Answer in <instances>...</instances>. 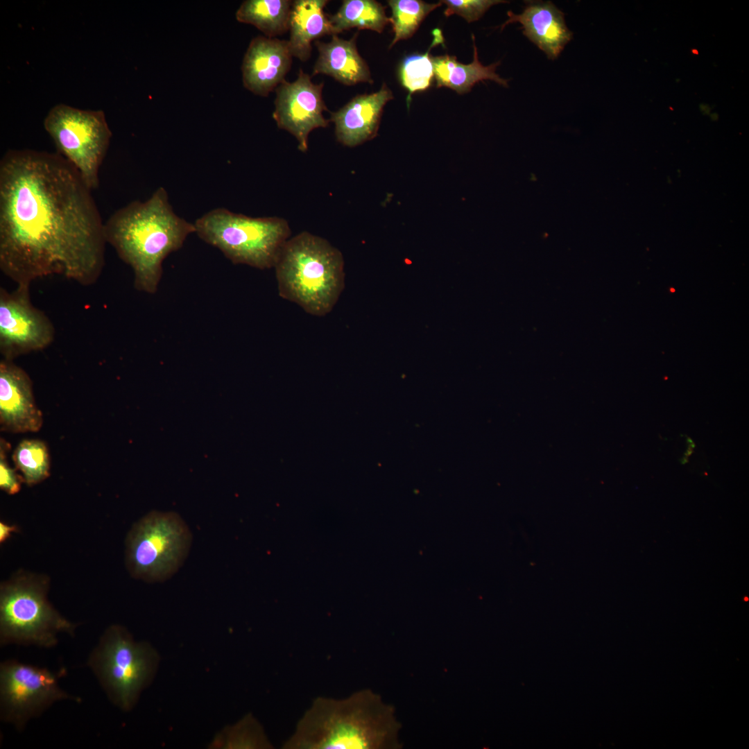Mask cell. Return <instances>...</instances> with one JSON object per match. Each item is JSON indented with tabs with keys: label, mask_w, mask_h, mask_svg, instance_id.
<instances>
[{
	"label": "cell",
	"mask_w": 749,
	"mask_h": 749,
	"mask_svg": "<svg viewBox=\"0 0 749 749\" xmlns=\"http://www.w3.org/2000/svg\"><path fill=\"white\" fill-rule=\"evenodd\" d=\"M357 35L358 33L349 40L333 35L329 42L316 41L319 55L312 75L330 76L345 85L372 83L370 69L357 51Z\"/></svg>",
	"instance_id": "17"
},
{
	"label": "cell",
	"mask_w": 749,
	"mask_h": 749,
	"mask_svg": "<svg viewBox=\"0 0 749 749\" xmlns=\"http://www.w3.org/2000/svg\"><path fill=\"white\" fill-rule=\"evenodd\" d=\"M393 98L392 91L384 83L379 91L357 95L332 112L329 121L335 125L337 141L345 146L354 147L374 138L384 105Z\"/></svg>",
	"instance_id": "15"
},
{
	"label": "cell",
	"mask_w": 749,
	"mask_h": 749,
	"mask_svg": "<svg viewBox=\"0 0 749 749\" xmlns=\"http://www.w3.org/2000/svg\"><path fill=\"white\" fill-rule=\"evenodd\" d=\"M326 0L292 1L288 40L291 55L302 61L311 56V42L325 35H335L323 9Z\"/></svg>",
	"instance_id": "18"
},
{
	"label": "cell",
	"mask_w": 749,
	"mask_h": 749,
	"mask_svg": "<svg viewBox=\"0 0 749 749\" xmlns=\"http://www.w3.org/2000/svg\"><path fill=\"white\" fill-rule=\"evenodd\" d=\"M394 37L389 48L397 42L413 36L424 18L442 3H428L420 0H389Z\"/></svg>",
	"instance_id": "24"
},
{
	"label": "cell",
	"mask_w": 749,
	"mask_h": 749,
	"mask_svg": "<svg viewBox=\"0 0 749 749\" xmlns=\"http://www.w3.org/2000/svg\"><path fill=\"white\" fill-rule=\"evenodd\" d=\"M434 37L429 50L423 54H413L404 58L399 69V78L402 85L408 92L407 103L411 96L415 92L428 89L434 77L432 56L429 51L432 47L443 43L444 39L440 29L433 32Z\"/></svg>",
	"instance_id": "23"
},
{
	"label": "cell",
	"mask_w": 749,
	"mask_h": 749,
	"mask_svg": "<svg viewBox=\"0 0 749 749\" xmlns=\"http://www.w3.org/2000/svg\"><path fill=\"white\" fill-rule=\"evenodd\" d=\"M158 657L146 642H136L122 626H109L91 652L87 666L110 700L130 710L155 673Z\"/></svg>",
	"instance_id": "8"
},
{
	"label": "cell",
	"mask_w": 749,
	"mask_h": 749,
	"mask_svg": "<svg viewBox=\"0 0 749 749\" xmlns=\"http://www.w3.org/2000/svg\"><path fill=\"white\" fill-rule=\"evenodd\" d=\"M42 413L33 395L32 382L11 360L0 363V427L1 431L26 433L39 431Z\"/></svg>",
	"instance_id": "13"
},
{
	"label": "cell",
	"mask_w": 749,
	"mask_h": 749,
	"mask_svg": "<svg viewBox=\"0 0 749 749\" xmlns=\"http://www.w3.org/2000/svg\"><path fill=\"white\" fill-rule=\"evenodd\" d=\"M447 5L444 12L446 17L453 14L463 17L470 23L479 20L483 14L492 6L501 3H506L501 0H444L440 1Z\"/></svg>",
	"instance_id": "26"
},
{
	"label": "cell",
	"mask_w": 749,
	"mask_h": 749,
	"mask_svg": "<svg viewBox=\"0 0 749 749\" xmlns=\"http://www.w3.org/2000/svg\"><path fill=\"white\" fill-rule=\"evenodd\" d=\"M29 286L0 291V350L5 359L41 350L53 341L55 330L48 317L32 304Z\"/></svg>",
	"instance_id": "11"
},
{
	"label": "cell",
	"mask_w": 749,
	"mask_h": 749,
	"mask_svg": "<svg viewBox=\"0 0 749 749\" xmlns=\"http://www.w3.org/2000/svg\"><path fill=\"white\" fill-rule=\"evenodd\" d=\"M195 232L194 224L173 212L163 187L144 202L117 209L104 223L106 243L132 268L135 289L148 293L158 288L165 258Z\"/></svg>",
	"instance_id": "3"
},
{
	"label": "cell",
	"mask_w": 749,
	"mask_h": 749,
	"mask_svg": "<svg viewBox=\"0 0 749 749\" xmlns=\"http://www.w3.org/2000/svg\"><path fill=\"white\" fill-rule=\"evenodd\" d=\"M292 57L288 41L266 36L254 37L242 62L243 86L256 95L267 96L285 80Z\"/></svg>",
	"instance_id": "14"
},
{
	"label": "cell",
	"mask_w": 749,
	"mask_h": 749,
	"mask_svg": "<svg viewBox=\"0 0 749 749\" xmlns=\"http://www.w3.org/2000/svg\"><path fill=\"white\" fill-rule=\"evenodd\" d=\"M274 268L279 296L312 316L330 313L344 289L343 254L308 232L288 239Z\"/></svg>",
	"instance_id": "4"
},
{
	"label": "cell",
	"mask_w": 749,
	"mask_h": 749,
	"mask_svg": "<svg viewBox=\"0 0 749 749\" xmlns=\"http://www.w3.org/2000/svg\"><path fill=\"white\" fill-rule=\"evenodd\" d=\"M228 746L239 748H272L260 723L247 715L229 732Z\"/></svg>",
	"instance_id": "25"
},
{
	"label": "cell",
	"mask_w": 749,
	"mask_h": 749,
	"mask_svg": "<svg viewBox=\"0 0 749 749\" xmlns=\"http://www.w3.org/2000/svg\"><path fill=\"white\" fill-rule=\"evenodd\" d=\"M329 19L335 35L352 28L381 33L390 22L385 7L374 0H345Z\"/></svg>",
	"instance_id": "21"
},
{
	"label": "cell",
	"mask_w": 749,
	"mask_h": 749,
	"mask_svg": "<svg viewBox=\"0 0 749 749\" xmlns=\"http://www.w3.org/2000/svg\"><path fill=\"white\" fill-rule=\"evenodd\" d=\"M10 449V445L4 439L0 440V488L10 495L19 492L24 479L21 475L12 468L7 459V453Z\"/></svg>",
	"instance_id": "27"
},
{
	"label": "cell",
	"mask_w": 749,
	"mask_h": 749,
	"mask_svg": "<svg viewBox=\"0 0 749 749\" xmlns=\"http://www.w3.org/2000/svg\"><path fill=\"white\" fill-rule=\"evenodd\" d=\"M92 189L58 153L12 149L0 161V268L17 284L59 275L95 282L104 223Z\"/></svg>",
	"instance_id": "1"
},
{
	"label": "cell",
	"mask_w": 749,
	"mask_h": 749,
	"mask_svg": "<svg viewBox=\"0 0 749 749\" xmlns=\"http://www.w3.org/2000/svg\"><path fill=\"white\" fill-rule=\"evenodd\" d=\"M43 125L57 153L76 168L92 190L97 189L99 169L112 137L104 112L59 103L49 111Z\"/></svg>",
	"instance_id": "9"
},
{
	"label": "cell",
	"mask_w": 749,
	"mask_h": 749,
	"mask_svg": "<svg viewBox=\"0 0 749 749\" xmlns=\"http://www.w3.org/2000/svg\"><path fill=\"white\" fill-rule=\"evenodd\" d=\"M323 83H313L309 75L300 70L293 82L284 80L276 89L273 119L278 128L297 139L298 149H308L309 133L315 128H326L329 120L322 114L327 107L322 99Z\"/></svg>",
	"instance_id": "12"
},
{
	"label": "cell",
	"mask_w": 749,
	"mask_h": 749,
	"mask_svg": "<svg viewBox=\"0 0 749 749\" xmlns=\"http://www.w3.org/2000/svg\"><path fill=\"white\" fill-rule=\"evenodd\" d=\"M291 6L289 0H246L236 10V19L274 38L289 29Z\"/></svg>",
	"instance_id": "20"
},
{
	"label": "cell",
	"mask_w": 749,
	"mask_h": 749,
	"mask_svg": "<svg viewBox=\"0 0 749 749\" xmlns=\"http://www.w3.org/2000/svg\"><path fill=\"white\" fill-rule=\"evenodd\" d=\"M472 39L474 58L470 64L458 62L456 57L447 54L432 56L436 86L449 87L460 94L469 92L476 83L485 80H491L507 87L508 80L501 78L496 73L497 67L500 62L488 66L483 65L479 60L474 34L472 35Z\"/></svg>",
	"instance_id": "19"
},
{
	"label": "cell",
	"mask_w": 749,
	"mask_h": 749,
	"mask_svg": "<svg viewBox=\"0 0 749 749\" xmlns=\"http://www.w3.org/2000/svg\"><path fill=\"white\" fill-rule=\"evenodd\" d=\"M520 14L508 11V19L501 30L511 23L522 25V33L549 59H556L572 39L573 33L567 28L565 14L551 1H528Z\"/></svg>",
	"instance_id": "16"
},
{
	"label": "cell",
	"mask_w": 749,
	"mask_h": 749,
	"mask_svg": "<svg viewBox=\"0 0 749 749\" xmlns=\"http://www.w3.org/2000/svg\"><path fill=\"white\" fill-rule=\"evenodd\" d=\"M192 541V533L178 513L150 511L135 523L127 534L126 569L137 580L166 581L184 563Z\"/></svg>",
	"instance_id": "7"
},
{
	"label": "cell",
	"mask_w": 749,
	"mask_h": 749,
	"mask_svg": "<svg viewBox=\"0 0 749 749\" xmlns=\"http://www.w3.org/2000/svg\"><path fill=\"white\" fill-rule=\"evenodd\" d=\"M193 224L198 236L232 263L259 269L275 266L291 233L282 218H253L225 208L208 212Z\"/></svg>",
	"instance_id": "6"
},
{
	"label": "cell",
	"mask_w": 749,
	"mask_h": 749,
	"mask_svg": "<svg viewBox=\"0 0 749 749\" xmlns=\"http://www.w3.org/2000/svg\"><path fill=\"white\" fill-rule=\"evenodd\" d=\"M19 531V528L16 525H11L7 524L5 522H0V542L3 543L6 542L13 533Z\"/></svg>",
	"instance_id": "28"
},
{
	"label": "cell",
	"mask_w": 749,
	"mask_h": 749,
	"mask_svg": "<svg viewBox=\"0 0 749 749\" xmlns=\"http://www.w3.org/2000/svg\"><path fill=\"white\" fill-rule=\"evenodd\" d=\"M12 458L28 486L42 482L50 475L49 451L42 440H23L15 447Z\"/></svg>",
	"instance_id": "22"
},
{
	"label": "cell",
	"mask_w": 749,
	"mask_h": 749,
	"mask_svg": "<svg viewBox=\"0 0 749 749\" xmlns=\"http://www.w3.org/2000/svg\"><path fill=\"white\" fill-rule=\"evenodd\" d=\"M49 579L24 571L0 585V644L51 648L58 635L74 636L77 625L62 616L48 600Z\"/></svg>",
	"instance_id": "5"
},
{
	"label": "cell",
	"mask_w": 749,
	"mask_h": 749,
	"mask_svg": "<svg viewBox=\"0 0 749 749\" xmlns=\"http://www.w3.org/2000/svg\"><path fill=\"white\" fill-rule=\"evenodd\" d=\"M80 700L60 688L58 675L48 669L14 660L0 665V718L19 731L54 703Z\"/></svg>",
	"instance_id": "10"
},
{
	"label": "cell",
	"mask_w": 749,
	"mask_h": 749,
	"mask_svg": "<svg viewBox=\"0 0 749 749\" xmlns=\"http://www.w3.org/2000/svg\"><path fill=\"white\" fill-rule=\"evenodd\" d=\"M401 724L393 706L371 689L344 698H316L284 749H399Z\"/></svg>",
	"instance_id": "2"
}]
</instances>
